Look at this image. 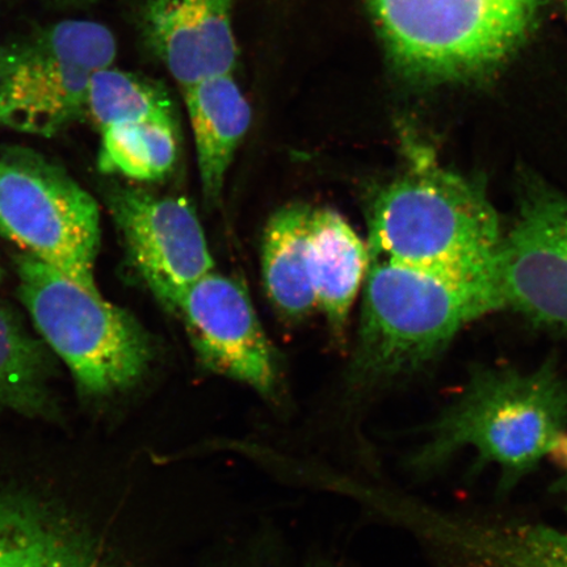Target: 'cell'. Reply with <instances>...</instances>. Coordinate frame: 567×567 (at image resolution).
Masks as SVG:
<instances>
[{
  "label": "cell",
  "mask_w": 567,
  "mask_h": 567,
  "mask_svg": "<svg viewBox=\"0 0 567 567\" xmlns=\"http://www.w3.org/2000/svg\"><path fill=\"white\" fill-rule=\"evenodd\" d=\"M567 378L555 360L522 370L473 368L463 390L424 431L408 460L420 476L439 473L466 450L476 470L494 465L499 491H514L567 435Z\"/></svg>",
  "instance_id": "cell-1"
},
{
  "label": "cell",
  "mask_w": 567,
  "mask_h": 567,
  "mask_svg": "<svg viewBox=\"0 0 567 567\" xmlns=\"http://www.w3.org/2000/svg\"><path fill=\"white\" fill-rule=\"evenodd\" d=\"M370 259L395 261L467 282L498 287L505 229L484 183L417 155L379 190L368 215Z\"/></svg>",
  "instance_id": "cell-2"
},
{
  "label": "cell",
  "mask_w": 567,
  "mask_h": 567,
  "mask_svg": "<svg viewBox=\"0 0 567 567\" xmlns=\"http://www.w3.org/2000/svg\"><path fill=\"white\" fill-rule=\"evenodd\" d=\"M363 286L358 371L368 379L422 370L466 324L505 308L498 287L384 259H370Z\"/></svg>",
  "instance_id": "cell-3"
},
{
  "label": "cell",
  "mask_w": 567,
  "mask_h": 567,
  "mask_svg": "<svg viewBox=\"0 0 567 567\" xmlns=\"http://www.w3.org/2000/svg\"><path fill=\"white\" fill-rule=\"evenodd\" d=\"M390 59L425 81L484 73L516 51L544 0H367Z\"/></svg>",
  "instance_id": "cell-4"
},
{
  "label": "cell",
  "mask_w": 567,
  "mask_h": 567,
  "mask_svg": "<svg viewBox=\"0 0 567 567\" xmlns=\"http://www.w3.org/2000/svg\"><path fill=\"white\" fill-rule=\"evenodd\" d=\"M17 271L21 301L35 328L84 392H117L145 374L152 346L127 311L30 255H19Z\"/></svg>",
  "instance_id": "cell-5"
},
{
  "label": "cell",
  "mask_w": 567,
  "mask_h": 567,
  "mask_svg": "<svg viewBox=\"0 0 567 567\" xmlns=\"http://www.w3.org/2000/svg\"><path fill=\"white\" fill-rule=\"evenodd\" d=\"M117 55L101 23L65 20L0 45V126L53 137L87 116L91 82Z\"/></svg>",
  "instance_id": "cell-6"
},
{
  "label": "cell",
  "mask_w": 567,
  "mask_h": 567,
  "mask_svg": "<svg viewBox=\"0 0 567 567\" xmlns=\"http://www.w3.org/2000/svg\"><path fill=\"white\" fill-rule=\"evenodd\" d=\"M0 236L90 293L101 246L95 198L65 168L24 147H0Z\"/></svg>",
  "instance_id": "cell-7"
},
{
  "label": "cell",
  "mask_w": 567,
  "mask_h": 567,
  "mask_svg": "<svg viewBox=\"0 0 567 567\" xmlns=\"http://www.w3.org/2000/svg\"><path fill=\"white\" fill-rule=\"evenodd\" d=\"M496 278L505 308L538 328L567 332V195L540 177L520 179Z\"/></svg>",
  "instance_id": "cell-8"
},
{
  "label": "cell",
  "mask_w": 567,
  "mask_h": 567,
  "mask_svg": "<svg viewBox=\"0 0 567 567\" xmlns=\"http://www.w3.org/2000/svg\"><path fill=\"white\" fill-rule=\"evenodd\" d=\"M87 116L101 132L102 172L154 182L174 168V106L158 83L112 66L99 71L91 82Z\"/></svg>",
  "instance_id": "cell-9"
},
{
  "label": "cell",
  "mask_w": 567,
  "mask_h": 567,
  "mask_svg": "<svg viewBox=\"0 0 567 567\" xmlns=\"http://www.w3.org/2000/svg\"><path fill=\"white\" fill-rule=\"evenodd\" d=\"M110 208L134 268L169 310L176 311L186 290L215 271L203 226L186 198L117 188Z\"/></svg>",
  "instance_id": "cell-10"
},
{
  "label": "cell",
  "mask_w": 567,
  "mask_h": 567,
  "mask_svg": "<svg viewBox=\"0 0 567 567\" xmlns=\"http://www.w3.org/2000/svg\"><path fill=\"white\" fill-rule=\"evenodd\" d=\"M176 311L207 370L275 393L278 358L243 282L212 271L186 290Z\"/></svg>",
  "instance_id": "cell-11"
},
{
  "label": "cell",
  "mask_w": 567,
  "mask_h": 567,
  "mask_svg": "<svg viewBox=\"0 0 567 567\" xmlns=\"http://www.w3.org/2000/svg\"><path fill=\"white\" fill-rule=\"evenodd\" d=\"M141 32L183 91L234 73L231 0H146Z\"/></svg>",
  "instance_id": "cell-12"
},
{
  "label": "cell",
  "mask_w": 567,
  "mask_h": 567,
  "mask_svg": "<svg viewBox=\"0 0 567 567\" xmlns=\"http://www.w3.org/2000/svg\"><path fill=\"white\" fill-rule=\"evenodd\" d=\"M197 154L205 203L219 202L226 174L251 123V106L233 74L183 91Z\"/></svg>",
  "instance_id": "cell-13"
},
{
  "label": "cell",
  "mask_w": 567,
  "mask_h": 567,
  "mask_svg": "<svg viewBox=\"0 0 567 567\" xmlns=\"http://www.w3.org/2000/svg\"><path fill=\"white\" fill-rule=\"evenodd\" d=\"M309 259L318 307L342 332L370 267L368 246L338 212L318 209L310 217Z\"/></svg>",
  "instance_id": "cell-14"
},
{
  "label": "cell",
  "mask_w": 567,
  "mask_h": 567,
  "mask_svg": "<svg viewBox=\"0 0 567 567\" xmlns=\"http://www.w3.org/2000/svg\"><path fill=\"white\" fill-rule=\"evenodd\" d=\"M311 210L289 204L275 212L265 229L261 266L269 300L282 316L300 319L318 307L310 275Z\"/></svg>",
  "instance_id": "cell-15"
},
{
  "label": "cell",
  "mask_w": 567,
  "mask_h": 567,
  "mask_svg": "<svg viewBox=\"0 0 567 567\" xmlns=\"http://www.w3.org/2000/svg\"><path fill=\"white\" fill-rule=\"evenodd\" d=\"M0 567L104 566L48 517L0 499Z\"/></svg>",
  "instance_id": "cell-16"
},
{
  "label": "cell",
  "mask_w": 567,
  "mask_h": 567,
  "mask_svg": "<svg viewBox=\"0 0 567 567\" xmlns=\"http://www.w3.org/2000/svg\"><path fill=\"white\" fill-rule=\"evenodd\" d=\"M48 368L44 347L0 308V401L32 408L41 400Z\"/></svg>",
  "instance_id": "cell-17"
},
{
  "label": "cell",
  "mask_w": 567,
  "mask_h": 567,
  "mask_svg": "<svg viewBox=\"0 0 567 567\" xmlns=\"http://www.w3.org/2000/svg\"><path fill=\"white\" fill-rule=\"evenodd\" d=\"M551 455H556L558 464L563 467V477L559 478L556 486L559 492L567 496V435L563 439L561 443L558 444Z\"/></svg>",
  "instance_id": "cell-18"
},
{
  "label": "cell",
  "mask_w": 567,
  "mask_h": 567,
  "mask_svg": "<svg viewBox=\"0 0 567 567\" xmlns=\"http://www.w3.org/2000/svg\"><path fill=\"white\" fill-rule=\"evenodd\" d=\"M54 2L63 6H90L97 2V0H54Z\"/></svg>",
  "instance_id": "cell-19"
},
{
  "label": "cell",
  "mask_w": 567,
  "mask_h": 567,
  "mask_svg": "<svg viewBox=\"0 0 567 567\" xmlns=\"http://www.w3.org/2000/svg\"><path fill=\"white\" fill-rule=\"evenodd\" d=\"M0 279H2V271H0Z\"/></svg>",
  "instance_id": "cell-20"
}]
</instances>
